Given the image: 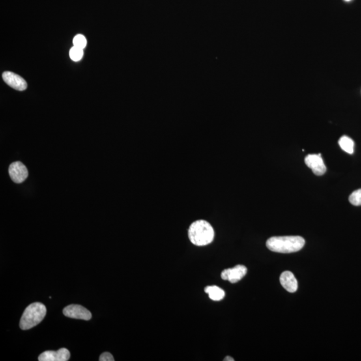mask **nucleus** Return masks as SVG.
<instances>
[{
    "label": "nucleus",
    "mask_w": 361,
    "mask_h": 361,
    "mask_svg": "<svg viewBox=\"0 0 361 361\" xmlns=\"http://www.w3.org/2000/svg\"><path fill=\"white\" fill-rule=\"evenodd\" d=\"M305 245L304 238L300 236L272 237L266 242V246L274 252L289 253L302 250Z\"/></svg>",
    "instance_id": "f257e3e1"
},
{
    "label": "nucleus",
    "mask_w": 361,
    "mask_h": 361,
    "mask_svg": "<svg viewBox=\"0 0 361 361\" xmlns=\"http://www.w3.org/2000/svg\"><path fill=\"white\" fill-rule=\"evenodd\" d=\"M214 228L207 221L200 220L191 223L188 230L191 242L197 246H207L214 238Z\"/></svg>",
    "instance_id": "f03ea898"
},
{
    "label": "nucleus",
    "mask_w": 361,
    "mask_h": 361,
    "mask_svg": "<svg viewBox=\"0 0 361 361\" xmlns=\"http://www.w3.org/2000/svg\"><path fill=\"white\" fill-rule=\"evenodd\" d=\"M46 315V308L40 302H35L29 305L23 312L21 318L20 327L21 330H27L34 327L44 319Z\"/></svg>",
    "instance_id": "7ed1b4c3"
},
{
    "label": "nucleus",
    "mask_w": 361,
    "mask_h": 361,
    "mask_svg": "<svg viewBox=\"0 0 361 361\" xmlns=\"http://www.w3.org/2000/svg\"><path fill=\"white\" fill-rule=\"evenodd\" d=\"M63 314L66 317L84 321H89L92 318V314L89 310L78 304H71L65 307Z\"/></svg>",
    "instance_id": "20e7f679"
},
{
    "label": "nucleus",
    "mask_w": 361,
    "mask_h": 361,
    "mask_svg": "<svg viewBox=\"0 0 361 361\" xmlns=\"http://www.w3.org/2000/svg\"><path fill=\"white\" fill-rule=\"evenodd\" d=\"M247 268L243 265L236 266L235 267L225 269L221 272V277L223 280L229 281L232 283L242 280L247 274Z\"/></svg>",
    "instance_id": "39448f33"
},
{
    "label": "nucleus",
    "mask_w": 361,
    "mask_h": 361,
    "mask_svg": "<svg viewBox=\"0 0 361 361\" xmlns=\"http://www.w3.org/2000/svg\"><path fill=\"white\" fill-rule=\"evenodd\" d=\"M305 163L316 175L321 176L326 173V167L321 154H308L305 158Z\"/></svg>",
    "instance_id": "423d86ee"
},
{
    "label": "nucleus",
    "mask_w": 361,
    "mask_h": 361,
    "mask_svg": "<svg viewBox=\"0 0 361 361\" xmlns=\"http://www.w3.org/2000/svg\"><path fill=\"white\" fill-rule=\"evenodd\" d=\"M9 174L13 182L16 184H21L27 179L29 176V171L22 163L16 161L10 165Z\"/></svg>",
    "instance_id": "0eeeda50"
},
{
    "label": "nucleus",
    "mask_w": 361,
    "mask_h": 361,
    "mask_svg": "<svg viewBox=\"0 0 361 361\" xmlns=\"http://www.w3.org/2000/svg\"><path fill=\"white\" fill-rule=\"evenodd\" d=\"M3 80L8 85L15 90L19 91H23L27 89V83L19 75L15 74L14 72H4L2 74Z\"/></svg>",
    "instance_id": "6e6552de"
},
{
    "label": "nucleus",
    "mask_w": 361,
    "mask_h": 361,
    "mask_svg": "<svg viewBox=\"0 0 361 361\" xmlns=\"http://www.w3.org/2000/svg\"><path fill=\"white\" fill-rule=\"evenodd\" d=\"M70 353L68 349L62 348L57 351H48L42 352L38 360L40 361H67L69 360Z\"/></svg>",
    "instance_id": "1a4fd4ad"
},
{
    "label": "nucleus",
    "mask_w": 361,
    "mask_h": 361,
    "mask_svg": "<svg viewBox=\"0 0 361 361\" xmlns=\"http://www.w3.org/2000/svg\"><path fill=\"white\" fill-rule=\"evenodd\" d=\"M280 281L281 285L285 289L291 293H294L298 290V281L294 275L290 271H286L281 274Z\"/></svg>",
    "instance_id": "9d476101"
},
{
    "label": "nucleus",
    "mask_w": 361,
    "mask_h": 361,
    "mask_svg": "<svg viewBox=\"0 0 361 361\" xmlns=\"http://www.w3.org/2000/svg\"><path fill=\"white\" fill-rule=\"evenodd\" d=\"M205 292L209 294V297L212 300L220 301L225 297V292L216 286L206 287Z\"/></svg>",
    "instance_id": "9b49d317"
},
{
    "label": "nucleus",
    "mask_w": 361,
    "mask_h": 361,
    "mask_svg": "<svg viewBox=\"0 0 361 361\" xmlns=\"http://www.w3.org/2000/svg\"><path fill=\"white\" fill-rule=\"evenodd\" d=\"M339 145L342 149L349 154H352L354 152V141L349 137L343 136L339 141Z\"/></svg>",
    "instance_id": "f8f14e48"
},
{
    "label": "nucleus",
    "mask_w": 361,
    "mask_h": 361,
    "mask_svg": "<svg viewBox=\"0 0 361 361\" xmlns=\"http://www.w3.org/2000/svg\"><path fill=\"white\" fill-rule=\"evenodd\" d=\"M84 55L83 49L73 46L70 50V57L73 61L78 62L82 59Z\"/></svg>",
    "instance_id": "ddd939ff"
},
{
    "label": "nucleus",
    "mask_w": 361,
    "mask_h": 361,
    "mask_svg": "<svg viewBox=\"0 0 361 361\" xmlns=\"http://www.w3.org/2000/svg\"><path fill=\"white\" fill-rule=\"evenodd\" d=\"M349 201L354 206L361 205V189L352 193L349 197Z\"/></svg>",
    "instance_id": "4468645a"
},
{
    "label": "nucleus",
    "mask_w": 361,
    "mask_h": 361,
    "mask_svg": "<svg viewBox=\"0 0 361 361\" xmlns=\"http://www.w3.org/2000/svg\"><path fill=\"white\" fill-rule=\"evenodd\" d=\"M73 44H74V46L78 47V48L84 50V48L87 46V41L85 36L82 35V34H78L74 38Z\"/></svg>",
    "instance_id": "2eb2a0df"
},
{
    "label": "nucleus",
    "mask_w": 361,
    "mask_h": 361,
    "mask_svg": "<svg viewBox=\"0 0 361 361\" xmlns=\"http://www.w3.org/2000/svg\"><path fill=\"white\" fill-rule=\"evenodd\" d=\"M100 361H114L115 358H114L113 356L110 353V352H103L99 357Z\"/></svg>",
    "instance_id": "dca6fc26"
},
{
    "label": "nucleus",
    "mask_w": 361,
    "mask_h": 361,
    "mask_svg": "<svg viewBox=\"0 0 361 361\" xmlns=\"http://www.w3.org/2000/svg\"><path fill=\"white\" fill-rule=\"evenodd\" d=\"M223 360H224V361H234V359L233 358L231 357V356H226V357H225L224 358V359H223Z\"/></svg>",
    "instance_id": "f3484780"
},
{
    "label": "nucleus",
    "mask_w": 361,
    "mask_h": 361,
    "mask_svg": "<svg viewBox=\"0 0 361 361\" xmlns=\"http://www.w3.org/2000/svg\"><path fill=\"white\" fill-rule=\"evenodd\" d=\"M345 1L347 2H351V0H345Z\"/></svg>",
    "instance_id": "a211bd4d"
}]
</instances>
